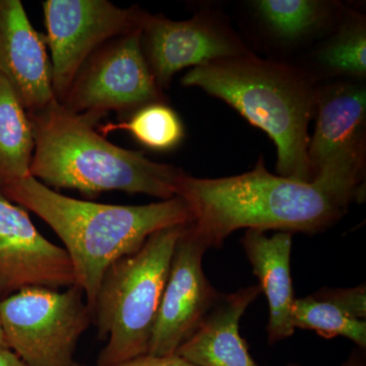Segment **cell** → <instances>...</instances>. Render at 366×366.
<instances>
[{
  "instance_id": "obj_16",
  "label": "cell",
  "mask_w": 366,
  "mask_h": 366,
  "mask_svg": "<svg viewBox=\"0 0 366 366\" xmlns=\"http://www.w3.org/2000/svg\"><path fill=\"white\" fill-rule=\"evenodd\" d=\"M35 150L32 124L13 86L0 76V189L31 177Z\"/></svg>"
},
{
  "instance_id": "obj_6",
  "label": "cell",
  "mask_w": 366,
  "mask_h": 366,
  "mask_svg": "<svg viewBox=\"0 0 366 366\" xmlns=\"http://www.w3.org/2000/svg\"><path fill=\"white\" fill-rule=\"evenodd\" d=\"M93 322L83 289L29 287L2 298L0 322L9 349L26 366H74L81 335Z\"/></svg>"
},
{
  "instance_id": "obj_23",
  "label": "cell",
  "mask_w": 366,
  "mask_h": 366,
  "mask_svg": "<svg viewBox=\"0 0 366 366\" xmlns=\"http://www.w3.org/2000/svg\"><path fill=\"white\" fill-rule=\"evenodd\" d=\"M0 366H26L11 349H0Z\"/></svg>"
},
{
  "instance_id": "obj_9",
  "label": "cell",
  "mask_w": 366,
  "mask_h": 366,
  "mask_svg": "<svg viewBox=\"0 0 366 366\" xmlns=\"http://www.w3.org/2000/svg\"><path fill=\"white\" fill-rule=\"evenodd\" d=\"M42 6L59 103L86 60L110 41L142 28L146 16L137 6L122 9L107 0H47Z\"/></svg>"
},
{
  "instance_id": "obj_7",
  "label": "cell",
  "mask_w": 366,
  "mask_h": 366,
  "mask_svg": "<svg viewBox=\"0 0 366 366\" xmlns=\"http://www.w3.org/2000/svg\"><path fill=\"white\" fill-rule=\"evenodd\" d=\"M142 46V28L110 41L86 60L60 103L91 124L110 112L164 103Z\"/></svg>"
},
{
  "instance_id": "obj_1",
  "label": "cell",
  "mask_w": 366,
  "mask_h": 366,
  "mask_svg": "<svg viewBox=\"0 0 366 366\" xmlns=\"http://www.w3.org/2000/svg\"><path fill=\"white\" fill-rule=\"evenodd\" d=\"M177 197L189 209V226L209 249L222 247L238 229L317 234L346 215L357 197L331 183L274 175L259 159L236 177L197 178L183 173Z\"/></svg>"
},
{
  "instance_id": "obj_14",
  "label": "cell",
  "mask_w": 366,
  "mask_h": 366,
  "mask_svg": "<svg viewBox=\"0 0 366 366\" xmlns=\"http://www.w3.org/2000/svg\"><path fill=\"white\" fill-rule=\"evenodd\" d=\"M259 285L221 293L194 334L177 355L196 366H259L239 333L240 319L259 295Z\"/></svg>"
},
{
  "instance_id": "obj_21",
  "label": "cell",
  "mask_w": 366,
  "mask_h": 366,
  "mask_svg": "<svg viewBox=\"0 0 366 366\" xmlns=\"http://www.w3.org/2000/svg\"><path fill=\"white\" fill-rule=\"evenodd\" d=\"M315 296L329 301L352 317L353 319L365 320L366 317V287L365 283L357 287L347 289H322Z\"/></svg>"
},
{
  "instance_id": "obj_5",
  "label": "cell",
  "mask_w": 366,
  "mask_h": 366,
  "mask_svg": "<svg viewBox=\"0 0 366 366\" xmlns=\"http://www.w3.org/2000/svg\"><path fill=\"white\" fill-rule=\"evenodd\" d=\"M185 225L159 230L141 249L106 269L93 307L99 340L107 341L97 366L148 354L175 244Z\"/></svg>"
},
{
  "instance_id": "obj_20",
  "label": "cell",
  "mask_w": 366,
  "mask_h": 366,
  "mask_svg": "<svg viewBox=\"0 0 366 366\" xmlns=\"http://www.w3.org/2000/svg\"><path fill=\"white\" fill-rule=\"evenodd\" d=\"M291 317L295 329L314 331L327 340L338 336L346 337L360 349H365V320L353 319L336 305L314 295L295 298Z\"/></svg>"
},
{
  "instance_id": "obj_17",
  "label": "cell",
  "mask_w": 366,
  "mask_h": 366,
  "mask_svg": "<svg viewBox=\"0 0 366 366\" xmlns=\"http://www.w3.org/2000/svg\"><path fill=\"white\" fill-rule=\"evenodd\" d=\"M257 16L274 37L296 42L319 32L338 13V6L317 0H259Z\"/></svg>"
},
{
  "instance_id": "obj_3",
  "label": "cell",
  "mask_w": 366,
  "mask_h": 366,
  "mask_svg": "<svg viewBox=\"0 0 366 366\" xmlns=\"http://www.w3.org/2000/svg\"><path fill=\"white\" fill-rule=\"evenodd\" d=\"M28 117L35 139L31 177L46 187L89 197L112 190L162 201L177 197V179L184 173L180 168L115 146L57 101Z\"/></svg>"
},
{
  "instance_id": "obj_22",
  "label": "cell",
  "mask_w": 366,
  "mask_h": 366,
  "mask_svg": "<svg viewBox=\"0 0 366 366\" xmlns=\"http://www.w3.org/2000/svg\"><path fill=\"white\" fill-rule=\"evenodd\" d=\"M74 366H86L74 363ZM114 366H196L189 361L183 360L177 354L168 356H155L144 354L139 357L132 358Z\"/></svg>"
},
{
  "instance_id": "obj_15",
  "label": "cell",
  "mask_w": 366,
  "mask_h": 366,
  "mask_svg": "<svg viewBox=\"0 0 366 366\" xmlns=\"http://www.w3.org/2000/svg\"><path fill=\"white\" fill-rule=\"evenodd\" d=\"M292 235L279 231L268 237L264 231L249 229L242 239L259 287L268 298L267 331L271 345L290 338L295 331L291 317L295 300L290 266Z\"/></svg>"
},
{
  "instance_id": "obj_4",
  "label": "cell",
  "mask_w": 366,
  "mask_h": 366,
  "mask_svg": "<svg viewBox=\"0 0 366 366\" xmlns=\"http://www.w3.org/2000/svg\"><path fill=\"white\" fill-rule=\"evenodd\" d=\"M182 83L221 99L266 132L276 144L280 177L312 182L308 127L317 88L305 71L250 53L192 67Z\"/></svg>"
},
{
  "instance_id": "obj_12",
  "label": "cell",
  "mask_w": 366,
  "mask_h": 366,
  "mask_svg": "<svg viewBox=\"0 0 366 366\" xmlns=\"http://www.w3.org/2000/svg\"><path fill=\"white\" fill-rule=\"evenodd\" d=\"M76 284L66 250L46 239L28 212L0 194V296L29 287L56 289Z\"/></svg>"
},
{
  "instance_id": "obj_11",
  "label": "cell",
  "mask_w": 366,
  "mask_h": 366,
  "mask_svg": "<svg viewBox=\"0 0 366 366\" xmlns=\"http://www.w3.org/2000/svg\"><path fill=\"white\" fill-rule=\"evenodd\" d=\"M208 249L206 242L187 224L175 244L148 354L177 353L220 296L203 269L204 254Z\"/></svg>"
},
{
  "instance_id": "obj_2",
  "label": "cell",
  "mask_w": 366,
  "mask_h": 366,
  "mask_svg": "<svg viewBox=\"0 0 366 366\" xmlns=\"http://www.w3.org/2000/svg\"><path fill=\"white\" fill-rule=\"evenodd\" d=\"M0 194L40 217L62 240L92 315L113 262L136 252L157 231L190 222L179 197L143 206L100 204L64 196L33 177L9 183Z\"/></svg>"
},
{
  "instance_id": "obj_19",
  "label": "cell",
  "mask_w": 366,
  "mask_h": 366,
  "mask_svg": "<svg viewBox=\"0 0 366 366\" xmlns=\"http://www.w3.org/2000/svg\"><path fill=\"white\" fill-rule=\"evenodd\" d=\"M366 26L362 16L347 14L333 37L320 48L317 61L322 69L352 79L366 76Z\"/></svg>"
},
{
  "instance_id": "obj_8",
  "label": "cell",
  "mask_w": 366,
  "mask_h": 366,
  "mask_svg": "<svg viewBox=\"0 0 366 366\" xmlns=\"http://www.w3.org/2000/svg\"><path fill=\"white\" fill-rule=\"evenodd\" d=\"M315 129L308 144L312 182L365 196L366 91L352 81L317 88Z\"/></svg>"
},
{
  "instance_id": "obj_18",
  "label": "cell",
  "mask_w": 366,
  "mask_h": 366,
  "mask_svg": "<svg viewBox=\"0 0 366 366\" xmlns=\"http://www.w3.org/2000/svg\"><path fill=\"white\" fill-rule=\"evenodd\" d=\"M115 131L131 132L137 142L155 151L172 150L184 137L182 119L165 103L144 106L132 113L127 122L107 124L99 129L103 137Z\"/></svg>"
},
{
  "instance_id": "obj_10",
  "label": "cell",
  "mask_w": 366,
  "mask_h": 366,
  "mask_svg": "<svg viewBox=\"0 0 366 366\" xmlns=\"http://www.w3.org/2000/svg\"><path fill=\"white\" fill-rule=\"evenodd\" d=\"M142 46L161 89L168 88L174 74L185 67L252 53L230 26L208 11L185 21L146 13Z\"/></svg>"
},
{
  "instance_id": "obj_25",
  "label": "cell",
  "mask_w": 366,
  "mask_h": 366,
  "mask_svg": "<svg viewBox=\"0 0 366 366\" xmlns=\"http://www.w3.org/2000/svg\"><path fill=\"white\" fill-rule=\"evenodd\" d=\"M1 296H0V302H1ZM0 349H9L6 342L4 340V333H2L1 322H0Z\"/></svg>"
},
{
  "instance_id": "obj_24",
  "label": "cell",
  "mask_w": 366,
  "mask_h": 366,
  "mask_svg": "<svg viewBox=\"0 0 366 366\" xmlns=\"http://www.w3.org/2000/svg\"><path fill=\"white\" fill-rule=\"evenodd\" d=\"M362 349L360 350L353 351V353L351 354L350 357L348 358V360L344 363L343 366H365V356H363L362 352H361ZM287 366H300L298 365H288Z\"/></svg>"
},
{
  "instance_id": "obj_13",
  "label": "cell",
  "mask_w": 366,
  "mask_h": 366,
  "mask_svg": "<svg viewBox=\"0 0 366 366\" xmlns=\"http://www.w3.org/2000/svg\"><path fill=\"white\" fill-rule=\"evenodd\" d=\"M46 45L20 0H0V76L13 86L28 114L56 102Z\"/></svg>"
}]
</instances>
